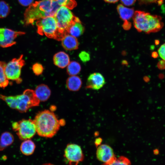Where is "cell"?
Wrapping results in <instances>:
<instances>
[{
  "mask_svg": "<svg viewBox=\"0 0 165 165\" xmlns=\"http://www.w3.org/2000/svg\"><path fill=\"white\" fill-rule=\"evenodd\" d=\"M117 9L120 17L124 21L123 24H130L128 21L133 16L134 13V9L125 7L122 4L119 5Z\"/></svg>",
  "mask_w": 165,
  "mask_h": 165,
  "instance_id": "cell-16",
  "label": "cell"
},
{
  "mask_svg": "<svg viewBox=\"0 0 165 165\" xmlns=\"http://www.w3.org/2000/svg\"><path fill=\"white\" fill-rule=\"evenodd\" d=\"M13 141V136L11 133L8 132L3 133L0 138V150L11 145Z\"/></svg>",
  "mask_w": 165,
  "mask_h": 165,
  "instance_id": "cell-20",
  "label": "cell"
},
{
  "mask_svg": "<svg viewBox=\"0 0 165 165\" xmlns=\"http://www.w3.org/2000/svg\"><path fill=\"white\" fill-rule=\"evenodd\" d=\"M61 6H64L70 9H72L77 6L75 0H56Z\"/></svg>",
  "mask_w": 165,
  "mask_h": 165,
  "instance_id": "cell-24",
  "label": "cell"
},
{
  "mask_svg": "<svg viewBox=\"0 0 165 165\" xmlns=\"http://www.w3.org/2000/svg\"><path fill=\"white\" fill-rule=\"evenodd\" d=\"M64 156L71 165H77L83 161L84 155L79 145L74 144H68L65 150Z\"/></svg>",
  "mask_w": 165,
  "mask_h": 165,
  "instance_id": "cell-9",
  "label": "cell"
},
{
  "mask_svg": "<svg viewBox=\"0 0 165 165\" xmlns=\"http://www.w3.org/2000/svg\"><path fill=\"white\" fill-rule=\"evenodd\" d=\"M61 41L62 46L66 50H74L78 48L79 43L77 38L69 34L65 35Z\"/></svg>",
  "mask_w": 165,
  "mask_h": 165,
  "instance_id": "cell-13",
  "label": "cell"
},
{
  "mask_svg": "<svg viewBox=\"0 0 165 165\" xmlns=\"http://www.w3.org/2000/svg\"><path fill=\"white\" fill-rule=\"evenodd\" d=\"M12 127L19 138L24 140L31 138L36 132L34 121L30 119L14 122L12 123Z\"/></svg>",
  "mask_w": 165,
  "mask_h": 165,
  "instance_id": "cell-7",
  "label": "cell"
},
{
  "mask_svg": "<svg viewBox=\"0 0 165 165\" xmlns=\"http://www.w3.org/2000/svg\"><path fill=\"white\" fill-rule=\"evenodd\" d=\"M6 63L2 61H0V87L4 89L9 83L5 73V67Z\"/></svg>",
  "mask_w": 165,
  "mask_h": 165,
  "instance_id": "cell-21",
  "label": "cell"
},
{
  "mask_svg": "<svg viewBox=\"0 0 165 165\" xmlns=\"http://www.w3.org/2000/svg\"><path fill=\"white\" fill-rule=\"evenodd\" d=\"M159 41H156V42H155V44H156V45H158L159 44Z\"/></svg>",
  "mask_w": 165,
  "mask_h": 165,
  "instance_id": "cell-38",
  "label": "cell"
},
{
  "mask_svg": "<svg viewBox=\"0 0 165 165\" xmlns=\"http://www.w3.org/2000/svg\"><path fill=\"white\" fill-rule=\"evenodd\" d=\"M153 153L154 155H157L159 153V150L158 149L156 148L153 150Z\"/></svg>",
  "mask_w": 165,
  "mask_h": 165,
  "instance_id": "cell-36",
  "label": "cell"
},
{
  "mask_svg": "<svg viewBox=\"0 0 165 165\" xmlns=\"http://www.w3.org/2000/svg\"><path fill=\"white\" fill-rule=\"evenodd\" d=\"M84 28L79 19L77 17L75 21L70 26L68 32V34L77 37L83 33Z\"/></svg>",
  "mask_w": 165,
  "mask_h": 165,
  "instance_id": "cell-17",
  "label": "cell"
},
{
  "mask_svg": "<svg viewBox=\"0 0 165 165\" xmlns=\"http://www.w3.org/2000/svg\"><path fill=\"white\" fill-rule=\"evenodd\" d=\"M10 9L9 4L5 1H0V18L6 17L9 14Z\"/></svg>",
  "mask_w": 165,
  "mask_h": 165,
  "instance_id": "cell-23",
  "label": "cell"
},
{
  "mask_svg": "<svg viewBox=\"0 0 165 165\" xmlns=\"http://www.w3.org/2000/svg\"><path fill=\"white\" fill-rule=\"evenodd\" d=\"M145 3H156L159 5L162 4L165 0H140Z\"/></svg>",
  "mask_w": 165,
  "mask_h": 165,
  "instance_id": "cell-31",
  "label": "cell"
},
{
  "mask_svg": "<svg viewBox=\"0 0 165 165\" xmlns=\"http://www.w3.org/2000/svg\"><path fill=\"white\" fill-rule=\"evenodd\" d=\"M19 4L24 6H29L32 4L34 0H18Z\"/></svg>",
  "mask_w": 165,
  "mask_h": 165,
  "instance_id": "cell-29",
  "label": "cell"
},
{
  "mask_svg": "<svg viewBox=\"0 0 165 165\" xmlns=\"http://www.w3.org/2000/svg\"><path fill=\"white\" fill-rule=\"evenodd\" d=\"M32 69L35 74L38 76L42 74L44 68L41 64L36 63L33 65Z\"/></svg>",
  "mask_w": 165,
  "mask_h": 165,
  "instance_id": "cell-26",
  "label": "cell"
},
{
  "mask_svg": "<svg viewBox=\"0 0 165 165\" xmlns=\"http://www.w3.org/2000/svg\"><path fill=\"white\" fill-rule=\"evenodd\" d=\"M96 155L98 160L105 164L109 165L116 157L112 148L106 144L97 147Z\"/></svg>",
  "mask_w": 165,
  "mask_h": 165,
  "instance_id": "cell-11",
  "label": "cell"
},
{
  "mask_svg": "<svg viewBox=\"0 0 165 165\" xmlns=\"http://www.w3.org/2000/svg\"><path fill=\"white\" fill-rule=\"evenodd\" d=\"M144 80L146 82H148L149 81V79L147 76H145L144 78Z\"/></svg>",
  "mask_w": 165,
  "mask_h": 165,
  "instance_id": "cell-37",
  "label": "cell"
},
{
  "mask_svg": "<svg viewBox=\"0 0 165 165\" xmlns=\"http://www.w3.org/2000/svg\"><path fill=\"white\" fill-rule=\"evenodd\" d=\"M36 132L40 136L51 138L59 130L60 121L52 111L45 110L39 112L34 120Z\"/></svg>",
  "mask_w": 165,
  "mask_h": 165,
  "instance_id": "cell-2",
  "label": "cell"
},
{
  "mask_svg": "<svg viewBox=\"0 0 165 165\" xmlns=\"http://www.w3.org/2000/svg\"><path fill=\"white\" fill-rule=\"evenodd\" d=\"M79 57L83 62H86L90 60V55L86 51H81L79 54Z\"/></svg>",
  "mask_w": 165,
  "mask_h": 165,
  "instance_id": "cell-27",
  "label": "cell"
},
{
  "mask_svg": "<svg viewBox=\"0 0 165 165\" xmlns=\"http://www.w3.org/2000/svg\"><path fill=\"white\" fill-rule=\"evenodd\" d=\"M82 85V81L80 78L77 76L72 75L68 77L66 82L67 88L73 91H78Z\"/></svg>",
  "mask_w": 165,
  "mask_h": 165,
  "instance_id": "cell-18",
  "label": "cell"
},
{
  "mask_svg": "<svg viewBox=\"0 0 165 165\" xmlns=\"http://www.w3.org/2000/svg\"><path fill=\"white\" fill-rule=\"evenodd\" d=\"M102 141V139L101 138H96L94 141V144L95 145L98 147L99 145L101 144Z\"/></svg>",
  "mask_w": 165,
  "mask_h": 165,
  "instance_id": "cell-33",
  "label": "cell"
},
{
  "mask_svg": "<svg viewBox=\"0 0 165 165\" xmlns=\"http://www.w3.org/2000/svg\"><path fill=\"white\" fill-rule=\"evenodd\" d=\"M133 19L134 26L139 32L147 33L156 32L160 30L163 26L160 16L143 11H135Z\"/></svg>",
  "mask_w": 165,
  "mask_h": 165,
  "instance_id": "cell-3",
  "label": "cell"
},
{
  "mask_svg": "<svg viewBox=\"0 0 165 165\" xmlns=\"http://www.w3.org/2000/svg\"><path fill=\"white\" fill-rule=\"evenodd\" d=\"M130 162L127 158L124 156H120L117 159L115 157L111 162L109 165H129Z\"/></svg>",
  "mask_w": 165,
  "mask_h": 165,
  "instance_id": "cell-25",
  "label": "cell"
},
{
  "mask_svg": "<svg viewBox=\"0 0 165 165\" xmlns=\"http://www.w3.org/2000/svg\"><path fill=\"white\" fill-rule=\"evenodd\" d=\"M34 92L40 101H46L50 97L51 94L49 88L44 84H41L37 86Z\"/></svg>",
  "mask_w": 165,
  "mask_h": 165,
  "instance_id": "cell-15",
  "label": "cell"
},
{
  "mask_svg": "<svg viewBox=\"0 0 165 165\" xmlns=\"http://www.w3.org/2000/svg\"><path fill=\"white\" fill-rule=\"evenodd\" d=\"M158 52L160 57L165 60V43L160 46L158 50Z\"/></svg>",
  "mask_w": 165,
  "mask_h": 165,
  "instance_id": "cell-28",
  "label": "cell"
},
{
  "mask_svg": "<svg viewBox=\"0 0 165 165\" xmlns=\"http://www.w3.org/2000/svg\"><path fill=\"white\" fill-rule=\"evenodd\" d=\"M40 102L34 91L27 89L21 94L11 96L10 106L12 108L16 109L23 112H26L31 108L38 106Z\"/></svg>",
  "mask_w": 165,
  "mask_h": 165,
  "instance_id": "cell-4",
  "label": "cell"
},
{
  "mask_svg": "<svg viewBox=\"0 0 165 165\" xmlns=\"http://www.w3.org/2000/svg\"><path fill=\"white\" fill-rule=\"evenodd\" d=\"M25 64V61L21 55L18 58L13 59L6 64L5 67V73L9 80L15 81L17 84L22 82L20 78L21 70Z\"/></svg>",
  "mask_w": 165,
  "mask_h": 165,
  "instance_id": "cell-8",
  "label": "cell"
},
{
  "mask_svg": "<svg viewBox=\"0 0 165 165\" xmlns=\"http://www.w3.org/2000/svg\"><path fill=\"white\" fill-rule=\"evenodd\" d=\"M151 56L154 58H157L159 56L158 53L156 51H153L151 53Z\"/></svg>",
  "mask_w": 165,
  "mask_h": 165,
  "instance_id": "cell-34",
  "label": "cell"
},
{
  "mask_svg": "<svg viewBox=\"0 0 165 165\" xmlns=\"http://www.w3.org/2000/svg\"><path fill=\"white\" fill-rule=\"evenodd\" d=\"M60 6L56 0H41L33 3L24 13L23 21L24 25H33L36 20L53 16Z\"/></svg>",
  "mask_w": 165,
  "mask_h": 165,
  "instance_id": "cell-1",
  "label": "cell"
},
{
  "mask_svg": "<svg viewBox=\"0 0 165 165\" xmlns=\"http://www.w3.org/2000/svg\"><path fill=\"white\" fill-rule=\"evenodd\" d=\"M122 3L124 5L130 6L133 5L136 0H121Z\"/></svg>",
  "mask_w": 165,
  "mask_h": 165,
  "instance_id": "cell-30",
  "label": "cell"
},
{
  "mask_svg": "<svg viewBox=\"0 0 165 165\" xmlns=\"http://www.w3.org/2000/svg\"><path fill=\"white\" fill-rule=\"evenodd\" d=\"M105 84V81L103 75L100 73L95 72L88 76L86 88L95 90H98Z\"/></svg>",
  "mask_w": 165,
  "mask_h": 165,
  "instance_id": "cell-12",
  "label": "cell"
},
{
  "mask_svg": "<svg viewBox=\"0 0 165 165\" xmlns=\"http://www.w3.org/2000/svg\"><path fill=\"white\" fill-rule=\"evenodd\" d=\"M157 66L160 70L165 69V60L163 59L157 63Z\"/></svg>",
  "mask_w": 165,
  "mask_h": 165,
  "instance_id": "cell-32",
  "label": "cell"
},
{
  "mask_svg": "<svg viewBox=\"0 0 165 165\" xmlns=\"http://www.w3.org/2000/svg\"><path fill=\"white\" fill-rule=\"evenodd\" d=\"M53 16L59 31L64 35L68 34L69 28L77 18L70 9L64 6H60Z\"/></svg>",
  "mask_w": 165,
  "mask_h": 165,
  "instance_id": "cell-6",
  "label": "cell"
},
{
  "mask_svg": "<svg viewBox=\"0 0 165 165\" xmlns=\"http://www.w3.org/2000/svg\"><path fill=\"white\" fill-rule=\"evenodd\" d=\"M35 145L34 143L30 139L24 140L20 146V150L24 155L29 156L32 154L34 152Z\"/></svg>",
  "mask_w": 165,
  "mask_h": 165,
  "instance_id": "cell-19",
  "label": "cell"
},
{
  "mask_svg": "<svg viewBox=\"0 0 165 165\" xmlns=\"http://www.w3.org/2000/svg\"><path fill=\"white\" fill-rule=\"evenodd\" d=\"M67 67V72L70 76L77 75L80 72L81 70L80 64L76 61L70 62Z\"/></svg>",
  "mask_w": 165,
  "mask_h": 165,
  "instance_id": "cell-22",
  "label": "cell"
},
{
  "mask_svg": "<svg viewBox=\"0 0 165 165\" xmlns=\"http://www.w3.org/2000/svg\"><path fill=\"white\" fill-rule=\"evenodd\" d=\"M53 60L54 64L61 68L67 67L70 62L68 55L63 51H60L55 54Z\"/></svg>",
  "mask_w": 165,
  "mask_h": 165,
  "instance_id": "cell-14",
  "label": "cell"
},
{
  "mask_svg": "<svg viewBox=\"0 0 165 165\" xmlns=\"http://www.w3.org/2000/svg\"><path fill=\"white\" fill-rule=\"evenodd\" d=\"M25 33L6 28H0V46L2 48L10 47L16 43L15 39L19 36Z\"/></svg>",
  "mask_w": 165,
  "mask_h": 165,
  "instance_id": "cell-10",
  "label": "cell"
},
{
  "mask_svg": "<svg viewBox=\"0 0 165 165\" xmlns=\"http://www.w3.org/2000/svg\"><path fill=\"white\" fill-rule=\"evenodd\" d=\"M105 2L109 3H114L117 2L119 0H104Z\"/></svg>",
  "mask_w": 165,
  "mask_h": 165,
  "instance_id": "cell-35",
  "label": "cell"
},
{
  "mask_svg": "<svg viewBox=\"0 0 165 165\" xmlns=\"http://www.w3.org/2000/svg\"><path fill=\"white\" fill-rule=\"evenodd\" d=\"M37 32L39 35L61 40L65 35L59 30L56 22L53 16H47L37 20L36 22Z\"/></svg>",
  "mask_w": 165,
  "mask_h": 165,
  "instance_id": "cell-5",
  "label": "cell"
}]
</instances>
